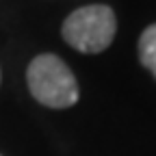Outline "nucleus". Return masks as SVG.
I'll use <instances>...</instances> for the list:
<instances>
[{
    "label": "nucleus",
    "mask_w": 156,
    "mask_h": 156,
    "mask_svg": "<svg viewBox=\"0 0 156 156\" xmlns=\"http://www.w3.org/2000/svg\"><path fill=\"white\" fill-rule=\"evenodd\" d=\"M30 93L50 108H67L78 102V85L69 67L54 54H39L26 72Z\"/></svg>",
    "instance_id": "f257e3e1"
},
{
    "label": "nucleus",
    "mask_w": 156,
    "mask_h": 156,
    "mask_svg": "<svg viewBox=\"0 0 156 156\" xmlns=\"http://www.w3.org/2000/svg\"><path fill=\"white\" fill-rule=\"evenodd\" d=\"M115 13L104 5H91L74 11L63 24V39L76 50L95 54L111 46L115 37Z\"/></svg>",
    "instance_id": "f03ea898"
},
{
    "label": "nucleus",
    "mask_w": 156,
    "mask_h": 156,
    "mask_svg": "<svg viewBox=\"0 0 156 156\" xmlns=\"http://www.w3.org/2000/svg\"><path fill=\"white\" fill-rule=\"evenodd\" d=\"M139 58L156 78V24L147 26L139 39Z\"/></svg>",
    "instance_id": "7ed1b4c3"
}]
</instances>
